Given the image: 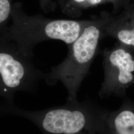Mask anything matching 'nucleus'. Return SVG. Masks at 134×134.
I'll return each mask as SVG.
<instances>
[{
    "label": "nucleus",
    "mask_w": 134,
    "mask_h": 134,
    "mask_svg": "<svg viewBox=\"0 0 134 134\" xmlns=\"http://www.w3.org/2000/svg\"><path fill=\"white\" fill-rule=\"evenodd\" d=\"M2 107L5 114L31 121L44 134H99L107 111L89 101L77 100L38 111L23 110L7 103Z\"/></svg>",
    "instance_id": "nucleus-1"
},
{
    "label": "nucleus",
    "mask_w": 134,
    "mask_h": 134,
    "mask_svg": "<svg viewBox=\"0 0 134 134\" xmlns=\"http://www.w3.org/2000/svg\"><path fill=\"white\" fill-rule=\"evenodd\" d=\"M99 134H134V101L125 98L115 111L107 110Z\"/></svg>",
    "instance_id": "nucleus-7"
},
{
    "label": "nucleus",
    "mask_w": 134,
    "mask_h": 134,
    "mask_svg": "<svg viewBox=\"0 0 134 134\" xmlns=\"http://www.w3.org/2000/svg\"><path fill=\"white\" fill-rule=\"evenodd\" d=\"M121 2L122 3V5H123L124 9L128 7L130 5H131L132 3H131V0H120Z\"/></svg>",
    "instance_id": "nucleus-11"
},
{
    "label": "nucleus",
    "mask_w": 134,
    "mask_h": 134,
    "mask_svg": "<svg viewBox=\"0 0 134 134\" xmlns=\"http://www.w3.org/2000/svg\"><path fill=\"white\" fill-rule=\"evenodd\" d=\"M0 92L6 102L14 104L19 91H30L44 74L36 69L32 57L23 53L15 43L1 37Z\"/></svg>",
    "instance_id": "nucleus-4"
},
{
    "label": "nucleus",
    "mask_w": 134,
    "mask_h": 134,
    "mask_svg": "<svg viewBox=\"0 0 134 134\" xmlns=\"http://www.w3.org/2000/svg\"><path fill=\"white\" fill-rule=\"evenodd\" d=\"M104 79L99 96L124 97L130 86L134 85V52L118 44L102 52Z\"/></svg>",
    "instance_id": "nucleus-5"
},
{
    "label": "nucleus",
    "mask_w": 134,
    "mask_h": 134,
    "mask_svg": "<svg viewBox=\"0 0 134 134\" xmlns=\"http://www.w3.org/2000/svg\"><path fill=\"white\" fill-rule=\"evenodd\" d=\"M10 26L1 36L14 42L24 54L33 57L34 48L49 40H60L69 46L80 35L90 21L87 20L55 19L41 14L29 15L21 3L13 4Z\"/></svg>",
    "instance_id": "nucleus-3"
},
{
    "label": "nucleus",
    "mask_w": 134,
    "mask_h": 134,
    "mask_svg": "<svg viewBox=\"0 0 134 134\" xmlns=\"http://www.w3.org/2000/svg\"><path fill=\"white\" fill-rule=\"evenodd\" d=\"M40 8L45 13H47L54 10L56 4L53 0H39Z\"/></svg>",
    "instance_id": "nucleus-10"
},
{
    "label": "nucleus",
    "mask_w": 134,
    "mask_h": 134,
    "mask_svg": "<svg viewBox=\"0 0 134 134\" xmlns=\"http://www.w3.org/2000/svg\"><path fill=\"white\" fill-rule=\"evenodd\" d=\"M104 34L134 52V4H131L120 14L113 15L106 26Z\"/></svg>",
    "instance_id": "nucleus-6"
},
{
    "label": "nucleus",
    "mask_w": 134,
    "mask_h": 134,
    "mask_svg": "<svg viewBox=\"0 0 134 134\" xmlns=\"http://www.w3.org/2000/svg\"><path fill=\"white\" fill-rule=\"evenodd\" d=\"M113 15L104 12L90 19L80 35L68 46L65 60L44 74L43 79L48 86L59 81L62 83L68 91L67 101L77 100V92L96 57L100 41L105 37L106 26Z\"/></svg>",
    "instance_id": "nucleus-2"
},
{
    "label": "nucleus",
    "mask_w": 134,
    "mask_h": 134,
    "mask_svg": "<svg viewBox=\"0 0 134 134\" xmlns=\"http://www.w3.org/2000/svg\"><path fill=\"white\" fill-rule=\"evenodd\" d=\"M12 0H0V26L1 33L8 27L7 23L10 18Z\"/></svg>",
    "instance_id": "nucleus-9"
},
{
    "label": "nucleus",
    "mask_w": 134,
    "mask_h": 134,
    "mask_svg": "<svg viewBox=\"0 0 134 134\" xmlns=\"http://www.w3.org/2000/svg\"><path fill=\"white\" fill-rule=\"evenodd\" d=\"M59 3L63 13L72 18L80 16L87 8L107 3L112 5L113 14L124 9L120 0H59Z\"/></svg>",
    "instance_id": "nucleus-8"
}]
</instances>
